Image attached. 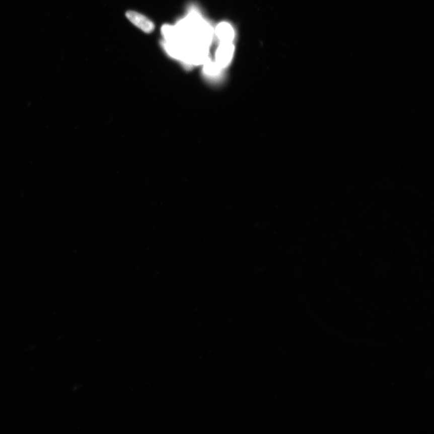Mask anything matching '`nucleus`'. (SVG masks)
<instances>
[{"instance_id":"nucleus-3","label":"nucleus","mask_w":434,"mask_h":434,"mask_svg":"<svg viewBox=\"0 0 434 434\" xmlns=\"http://www.w3.org/2000/svg\"><path fill=\"white\" fill-rule=\"evenodd\" d=\"M217 38L223 43H232L235 38V31L230 24L226 22L220 23L214 30Z\"/></svg>"},{"instance_id":"nucleus-4","label":"nucleus","mask_w":434,"mask_h":434,"mask_svg":"<svg viewBox=\"0 0 434 434\" xmlns=\"http://www.w3.org/2000/svg\"><path fill=\"white\" fill-rule=\"evenodd\" d=\"M203 72L207 77L216 78L222 74L223 69L220 68L215 61H213L209 58L203 64Z\"/></svg>"},{"instance_id":"nucleus-1","label":"nucleus","mask_w":434,"mask_h":434,"mask_svg":"<svg viewBox=\"0 0 434 434\" xmlns=\"http://www.w3.org/2000/svg\"><path fill=\"white\" fill-rule=\"evenodd\" d=\"M235 47L232 43H223L219 46L215 53V62L223 70L227 68L233 58Z\"/></svg>"},{"instance_id":"nucleus-2","label":"nucleus","mask_w":434,"mask_h":434,"mask_svg":"<svg viewBox=\"0 0 434 434\" xmlns=\"http://www.w3.org/2000/svg\"><path fill=\"white\" fill-rule=\"evenodd\" d=\"M126 17L131 23L146 33H151L155 29V24L144 15L135 11H130Z\"/></svg>"}]
</instances>
